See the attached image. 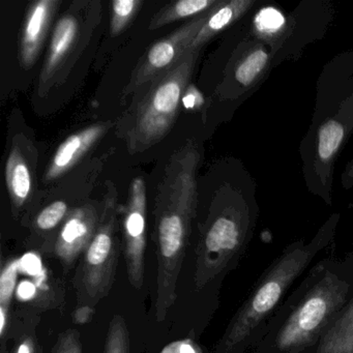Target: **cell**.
Returning a JSON list of instances; mask_svg holds the SVG:
<instances>
[{"mask_svg": "<svg viewBox=\"0 0 353 353\" xmlns=\"http://www.w3.org/2000/svg\"><path fill=\"white\" fill-rule=\"evenodd\" d=\"M161 353H203L199 345L191 339L175 341L167 345Z\"/></svg>", "mask_w": 353, "mask_h": 353, "instance_id": "cell-24", "label": "cell"}, {"mask_svg": "<svg viewBox=\"0 0 353 353\" xmlns=\"http://www.w3.org/2000/svg\"><path fill=\"white\" fill-rule=\"evenodd\" d=\"M99 222L94 208H81L73 210L59 231L54 245V253L65 268L73 265L85 252L98 230Z\"/></svg>", "mask_w": 353, "mask_h": 353, "instance_id": "cell-8", "label": "cell"}, {"mask_svg": "<svg viewBox=\"0 0 353 353\" xmlns=\"http://www.w3.org/2000/svg\"><path fill=\"white\" fill-rule=\"evenodd\" d=\"M203 103V96L195 86L189 85L185 88L183 100H181L183 108L187 109V110H198V109L201 108Z\"/></svg>", "mask_w": 353, "mask_h": 353, "instance_id": "cell-25", "label": "cell"}, {"mask_svg": "<svg viewBox=\"0 0 353 353\" xmlns=\"http://www.w3.org/2000/svg\"><path fill=\"white\" fill-rule=\"evenodd\" d=\"M256 26L263 34H276L284 26L285 18L278 10L265 8L258 14L255 20Z\"/></svg>", "mask_w": 353, "mask_h": 353, "instance_id": "cell-22", "label": "cell"}, {"mask_svg": "<svg viewBox=\"0 0 353 353\" xmlns=\"http://www.w3.org/2000/svg\"><path fill=\"white\" fill-rule=\"evenodd\" d=\"M349 286L327 272L289 316L276 338L282 351L303 348L314 340L345 305Z\"/></svg>", "mask_w": 353, "mask_h": 353, "instance_id": "cell-4", "label": "cell"}, {"mask_svg": "<svg viewBox=\"0 0 353 353\" xmlns=\"http://www.w3.org/2000/svg\"><path fill=\"white\" fill-rule=\"evenodd\" d=\"M79 34L80 23L78 18L71 13L61 16L53 30L46 61L41 72V88L52 79L59 68L69 59L75 49Z\"/></svg>", "mask_w": 353, "mask_h": 353, "instance_id": "cell-10", "label": "cell"}, {"mask_svg": "<svg viewBox=\"0 0 353 353\" xmlns=\"http://www.w3.org/2000/svg\"><path fill=\"white\" fill-rule=\"evenodd\" d=\"M268 55L262 49L253 51L250 53L237 67L235 71V78L239 83L245 86L251 85L256 78L260 75L266 63H268Z\"/></svg>", "mask_w": 353, "mask_h": 353, "instance_id": "cell-18", "label": "cell"}, {"mask_svg": "<svg viewBox=\"0 0 353 353\" xmlns=\"http://www.w3.org/2000/svg\"><path fill=\"white\" fill-rule=\"evenodd\" d=\"M347 177H348L350 181H353V162L352 164L349 166L348 170H347Z\"/></svg>", "mask_w": 353, "mask_h": 353, "instance_id": "cell-29", "label": "cell"}, {"mask_svg": "<svg viewBox=\"0 0 353 353\" xmlns=\"http://www.w3.org/2000/svg\"><path fill=\"white\" fill-rule=\"evenodd\" d=\"M140 0H114L112 1L110 32L112 37L119 36L135 17L142 6Z\"/></svg>", "mask_w": 353, "mask_h": 353, "instance_id": "cell-19", "label": "cell"}, {"mask_svg": "<svg viewBox=\"0 0 353 353\" xmlns=\"http://www.w3.org/2000/svg\"><path fill=\"white\" fill-rule=\"evenodd\" d=\"M198 57L199 50L188 51L171 69L152 82L128 133V146L132 154L152 148L169 133L176 121Z\"/></svg>", "mask_w": 353, "mask_h": 353, "instance_id": "cell-2", "label": "cell"}, {"mask_svg": "<svg viewBox=\"0 0 353 353\" xmlns=\"http://www.w3.org/2000/svg\"><path fill=\"white\" fill-rule=\"evenodd\" d=\"M94 307L92 305H79L75 311L73 312V321L76 324H86L92 321L94 318Z\"/></svg>", "mask_w": 353, "mask_h": 353, "instance_id": "cell-26", "label": "cell"}, {"mask_svg": "<svg viewBox=\"0 0 353 353\" xmlns=\"http://www.w3.org/2000/svg\"><path fill=\"white\" fill-rule=\"evenodd\" d=\"M119 253L114 214L111 208H106L96 235L82 254L74 280L80 305L94 307L109 294L117 276Z\"/></svg>", "mask_w": 353, "mask_h": 353, "instance_id": "cell-5", "label": "cell"}, {"mask_svg": "<svg viewBox=\"0 0 353 353\" xmlns=\"http://www.w3.org/2000/svg\"><path fill=\"white\" fill-rule=\"evenodd\" d=\"M219 3V0H179L171 3L154 15L148 28L150 30H157L185 18L193 19L205 13Z\"/></svg>", "mask_w": 353, "mask_h": 353, "instance_id": "cell-15", "label": "cell"}, {"mask_svg": "<svg viewBox=\"0 0 353 353\" xmlns=\"http://www.w3.org/2000/svg\"><path fill=\"white\" fill-rule=\"evenodd\" d=\"M59 5L57 0H39L30 5L20 38V63L24 69L36 63Z\"/></svg>", "mask_w": 353, "mask_h": 353, "instance_id": "cell-9", "label": "cell"}, {"mask_svg": "<svg viewBox=\"0 0 353 353\" xmlns=\"http://www.w3.org/2000/svg\"><path fill=\"white\" fill-rule=\"evenodd\" d=\"M214 8L190 20L170 36L157 42L142 57L125 92H134L148 82L152 83L156 78L171 69L191 49L194 40Z\"/></svg>", "mask_w": 353, "mask_h": 353, "instance_id": "cell-6", "label": "cell"}, {"mask_svg": "<svg viewBox=\"0 0 353 353\" xmlns=\"http://www.w3.org/2000/svg\"><path fill=\"white\" fill-rule=\"evenodd\" d=\"M318 249L319 245L295 247L276 260L227 330L220 343L224 352L239 346L272 311L291 283L309 265Z\"/></svg>", "mask_w": 353, "mask_h": 353, "instance_id": "cell-3", "label": "cell"}, {"mask_svg": "<svg viewBox=\"0 0 353 353\" xmlns=\"http://www.w3.org/2000/svg\"><path fill=\"white\" fill-rule=\"evenodd\" d=\"M123 241L130 284L140 289L144 283L146 248V188L142 177H136L130 187L123 214Z\"/></svg>", "mask_w": 353, "mask_h": 353, "instance_id": "cell-7", "label": "cell"}, {"mask_svg": "<svg viewBox=\"0 0 353 353\" xmlns=\"http://www.w3.org/2000/svg\"><path fill=\"white\" fill-rule=\"evenodd\" d=\"M20 261L18 259H10L6 262L0 274V307L10 311L12 299L15 294L17 286L18 272Z\"/></svg>", "mask_w": 353, "mask_h": 353, "instance_id": "cell-20", "label": "cell"}, {"mask_svg": "<svg viewBox=\"0 0 353 353\" xmlns=\"http://www.w3.org/2000/svg\"><path fill=\"white\" fill-rule=\"evenodd\" d=\"M10 311L0 307V336H5L6 330L9 325Z\"/></svg>", "mask_w": 353, "mask_h": 353, "instance_id": "cell-28", "label": "cell"}, {"mask_svg": "<svg viewBox=\"0 0 353 353\" xmlns=\"http://www.w3.org/2000/svg\"><path fill=\"white\" fill-rule=\"evenodd\" d=\"M344 127L339 121H326L318 133V156L322 162L327 163L338 152L344 139Z\"/></svg>", "mask_w": 353, "mask_h": 353, "instance_id": "cell-16", "label": "cell"}, {"mask_svg": "<svg viewBox=\"0 0 353 353\" xmlns=\"http://www.w3.org/2000/svg\"><path fill=\"white\" fill-rule=\"evenodd\" d=\"M15 353H37V342L34 336L23 339L18 345Z\"/></svg>", "mask_w": 353, "mask_h": 353, "instance_id": "cell-27", "label": "cell"}, {"mask_svg": "<svg viewBox=\"0 0 353 353\" xmlns=\"http://www.w3.org/2000/svg\"><path fill=\"white\" fill-rule=\"evenodd\" d=\"M81 336L76 330H69L59 336L57 344L52 349V353H82Z\"/></svg>", "mask_w": 353, "mask_h": 353, "instance_id": "cell-23", "label": "cell"}, {"mask_svg": "<svg viewBox=\"0 0 353 353\" xmlns=\"http://www.w3.org/2000/svg\"><path fill=\"white\" fill-rule=\"evenodd\" d=\"M68 205L63 201H55L45 208L37 216L36 225L40 230L49 231L54 229L65 218Z\"/></svg>", "mask_w": 353, "mask_h": 353, "instance_id": "cell-21", "label": "cell"}, {"mask_svg": "<svg viewBox=\"0 0 353 353\" xmlns=\"http://www.w3.org/2000/svg\"><path fill=\"white\" fill-rule=\"evenodd\" d=\"M6 183L15 208H21L32 192V176L19 150H12L6 166Z\"/></svg>", "mask_w": 353, "mask_h": 353, "instance_id": "cell-14", "label": "cell"}, {"mask_svg": "<svg viewBox=\"0 0 353 353\" xmlns=\"http://www.w3.org/2000/svg\"><path fill=\"white\" fill-rule=\"evenodd\" d=\"M197 150L188 143L171 158L159 187L154 204V241L158 274L163 278L179 276L196 212L195 172Z\"/></svg>", "mask_w": 353, "mask_h": 353, "instance_id": "cell-1", "label": "cell"}, {"mask_svg": "<svg viewBox=\"0 0 353 353\" xmlns=\"http://www.w3.org/2000/svg\"><path fill=\"white\" fill-rule=\"evenodd\" d=\"M104 353H130V334L127 321L121 315H114L109 324Z\"/></svg>", "mask_w": 353, "mask_h": 353, "instance_id": "cell-17", "label": "cell"}, {"mask_svg": "<svg viewBox=\"0 0 353 353\" xmlns=\"http://www.w3.org/2000/svg\"><path fill=\"white\" fill-rule=\"evenodd\" d=\"M316 353H353V297L330 322Z\"/></svg>", "mask_w": 353, "mask_h": 353, "instance_id": "cell-13", "label": "cell"}, {"mask_svg": "<svg viewBox=\"0 0 353 353\" xmlns=\"http://www.w3.org/2000/svg\"><path fill=\"white\" fill-rule=\"evenodd\" d=\"M253 3V1L250 0L220 1L210 12L205 24L196 37L190 50H200L210 39L236 21Z\"/></svg>", "mask_w": 353, "mask_h": 353, "instance_id": "cell-12", "label": "cell"}, {"mask_svg": "<svg viewBox=\"0 0 353 353\" xmlns=\"http://www.w3.org/2000/svg\"><path fill=\"white\" fill-rule=\"evenodd\" d=\"M106 127L94 125L70 136L57 148L46 171V181L61 176L75 166L76 163L102 137Z\"/></svg>", "mask_w": 353, "mask_h": 353, "instance_id": "cell-11", "label": "cell"}]
</instances>
